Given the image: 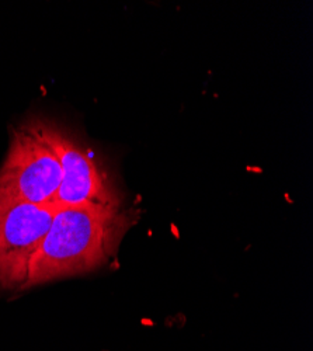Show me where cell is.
Here are the masks:
<instances>
[{
	"instance_id": "277c9868",
	"label": "cell",
	"mask_w": 313,
	"mask_h": 351,
	"mask_svg": "<svg viewBox=\"0 0 313 351\" xmlns=\"http://www.w3.org/2000/svg\"><path fill=\"white\" fill-rule=\"evenodd\" d=\"M45 130L62 167V180L56 194V206H120L116 190H112L92 152L83 148L76 138L62 128L45 121Z\"/></svg>"
},
{
	"instance_id": "3957f363",
	"label": "cell",
	"mask_w": 313,
	"mask_h": 351,
	"mask_svg": "<svg viewBox=\"0 0 313 351\" xmlns=\"http://www.w3.org/2000/svg\"><path fill=\"white\" fill-rule=\"evenodd\" d=\"M56 204L0 199V287L24 289L33 261L51 228Z\"/></svg>"
},
{
	"instance_id": "6da1fadb",
	"label": "cell",
	"mask_w": 313,
	"mask_h": 351,
	"mask_svg": "<svg viewBox=\"0 0 313 351\" xmlns=\"http://www.w3.org/2000/svg\"><path fill=\"white\" fill-rule=\"evenodd\" d=\"M129 219L121 206L60 207L33 261L25 288L101 267L116 253Z\"/></svg>"
},
{
	"instance_id": "7a4b0ae2",
	"label": "cell",
	"mask_w": 313,
	"mask_h": 351,
	"mask_svg": "<svg viewBox=\"0 0 313 351\" xmlns=\"http://www.w3.org/2000/svg\"><path fill=\"white\" fill-rule=\"evenodd\" d=\"M61 180L60 156L47 135L45 121L32 120L14 130L0 169V199L56 204Z\"/></svg>"
}]
</instances>
